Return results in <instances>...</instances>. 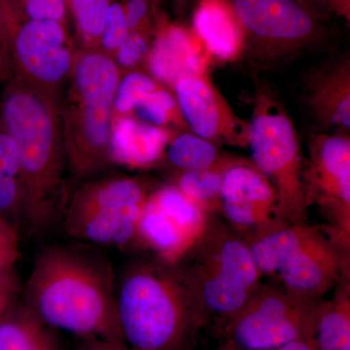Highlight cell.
<instances>
[{"mask_svg":"<svg viewBox=\"0 0 350 350\" xmlns=\"http://www.w3.org/2000/svg\"><path fill=\"white\" fill-rule=\"evenodd\" d=\"M24 304L49 327L81 338L124 342L111 268L86 251L59 245L41 251Z\"/></svg>","mask_w":350,"mask_h":350,"instance_id":"obj_1","label":"cell"},{"mask_svg":"<svg viewBox=\"0 0 350 350\" xmlns=\"http://www.w3.org/2000/svg\"><path fill=\"white\" fill-rule=\"evenodd\" d=\"M117 313L131 350H194L204 310L179 264L140 262L124 273Z\"/></svg>","mask_w":350,"mask_h":350,"instance_id":"obj_2","label":"cell"},{"mask_svg":"<svg viewBox=\"0 0 350 350\" xmlns=\"http://www.w3.org/2000/svg\"><path fill=\"white\" fill-rule=\"evenodd\" d=\"M2 117L3 128L19 151L20 214L32 234H43L59 218L61 180V157L49 110L31 93L14 88L4 98Z\"/></svg>","mask_w":350,"mask_h":350,"instance_id":"obj_3","label":"cell"},{"mask_svg":"<svg viewBox=\"0 0 350 350\" xmlns=\"http://www.w3.org/2000/svg\"><path fill=\"white\" fill-rule=\"evenodd\" d=\"M186 257L190 262L182 268L199 297L206 322L213 319L220 331L262 284L250 243L209 217L204 234Z\"/></svg>","mask_w":350,"mask_h":350,"instance_id":"obj_4","label":"cell"},{"mask_svg":"<svg viewBox=\"0 0 350 350\" xmlns=\"http://www.w3.org/2000/svg\"><path fill=\"white\" fill-rule=\"evenodd\" d=\"M253 165L275 188L283 222H306L304 163L293 122L271 92L258 87L250 123Z\"/></svg>","mask_w":350,"mask_h":350,"instance_id":"obj_5","label":"cell"},{"mask_svg":"<svg viewBox=\"0 0 350 350\" xmlns=\"http://www.w3.org/2000/svg\"><path fill=\"white\" fill-rule=\"evenodd\" d=\"M150 195L142 182L133 178L87 186L66 209L64 230L71 238L100 245L140 243V222Z\"/></svg>","mask_w":350,"mask_h":350,"instance_id":"obj_6","label":"cell"},{"mask_svg":"<svg viewBox=\"0 0 350 350\" xmlns=\"http://www.w3.org/2000/svg\"><path fill=\"white\" fill-rule=\"evenodd\" d=\"M322 300H306L284 288L261 284L219 331L221 350H273L295 340L312 338Z\"/></svg>","mask_w":350,"mask_h":350,"instance_id":"obj_7","label":"cell"},{"mask_svg":"<svg viewBox=\"0 0 350 350\" xmlns=\"http://www.w3.org/2000/svg\"><path fill=\"white\" fill-rule=\"evenodd\" d=\"M308 206L317 204L330 225L323 228L345 252L350 237V139L347 133H319L310 139L304 167Z\"/></svg>","mask_w":350,"mask_h":350,"instance_id":"obj_8","label":"cell"},{"mask_svg":"<svg viewBox=\"0 0 350 350\" xmlns=\"http://www.w3.org/2000/svg\"><path fill=\"white\" fill-rule=\"evenodd\" d=\"M209 214L175 186L151 193L139 226L140 243L155 251L161 261L178 264L199 241Z\"/></svg>","mask_w":350,"mask_h":350,"instance_id":"obj_9","label":"cell"},{"mask_svg":"<svg viewBox=\"0 0 350 350\" xmlns=\"http://www.w3.org/2000/svg\"><path fill=\"white\" fill-rule=\"evenodd\" d=\"M75 80L84 101L86 140L73 163L80 172H88L100 165L110 142V117L119 86L118 69L109 57L87 55L76 66Z\"/></svg>","mask_w":350,"mask_h":350,"instance_id":"obj_10","label":"cell"},{"mask_svg":"<svg viewBox=\"0 0 350 350\" xmlns=\"http://www.w3.org/2000/svg\"><path fill=\"white\" fill-rule=\"evenodd\" d=\"M232 10L265 57L296 54L314 41L317 27L296 0H234Z\"/></svg>","mask_w":350,"mask_h":350,"instance_id":"obj_11","label":"cell"},{"mask_svg":"<svg viewBox=\"0 0 350 350\" xmlns=\"http://www.w3.org/2000/svg\"><path fill=\"white\" fill-rule=\"evenodd\" d=\"M219 211L246 241L285 225L278 211L275 188L252 163L236 159L226 170Z\"/></svg>","mask_w":350,"mask_h":350,"instance_id":"obj_12","label":"cell"},{"mask_svg":"<svg viewBox=\"0 0 350 350\" xmlns=\"http://www.w3.org/2000/svg\"><path fill=\"white\" fill-rule=\"evenodd\" d=\"M174 86L177 105L193 133L215 144L248 147L250 123L234 113L206 72L188 76Z\"/></svg>","mask_w":350,"mask_h":350,"instance_id":"obj_13","label":"cell"},{"mask_svg":"<svg viewBox=\"0 0 350 350\" xmlns=\"http://www.w3.org/2000/svg\"><path fill=\"white\" fill-rule=\"evenodd\" d=\"M345 273L347 252L323 228L315 226L276 275L289 293L317 301L335 288Z\"/></svg>","mask_w":350,"mask_h":350,"instance_id":"obj_14","label":"cell"},{"mask_svg":"<svg viewBox=\"0 0 350 350\" xmlns=\"http://www.w3.org/2000/svg\"><path fill=\"white\" fill-rule=\"evenodd\" d=\"M63 27L57 21H29L16 36L14 51L29 75L45 83L64 77L71 57L64 46Z\"/></svg>","mask_w":350,"mask_h":350,"instance_id":"obj_15","label":"cell"},{"mask_svg":"<svg viewBox=\"0 0 350 350\" xmlns=\"http://www.w3.org/2000/svg\"><path fill=\"white\" fill-rule=\"evenodd\" d=\"M199 40L181 27L165 29L149 55L152 75L161 81L174 85L188 76L206 72V59Z\"/></svg>","mask_w":350,"mask_h":350,"instance_id":"obj_16","label":"cell"},{"mask_svg":"<svg viewBox=\"0 0 350 350\" xmlns=\"http://www.w3.org/2000/svg\"><path fill=\"white\" fill-rule=\"evenodd\" d=\"M308 103L320 125L349 133V62H342L313 76L308 88Z\"/></svg>","mask_w":350,"mask_h":350,"instance_id":"obj_17","label":"cell"},{"mask_svg":"<svg viewBox=\"0 0 350 350\" xmlns=\"http://www.w3.org/2000/svg\"><path fill=\"white\" fill-rule=\"evenodd\" d=\"M198 38L221 61H234L245 50V39L234 10L224 0H202L194 16Z\"/></svg>","mask_w":350,"mask_h":350,"instance_id":"obj_18","label":"cell"},{"mask_svg":"<svg viewBox=\"0 0 350 350\" xmlns=\"http://www.w3.org/2000/svg\"><path fill=\"white\" fill-rule=\"evenodd\" d=\"M167 142L169 135L163 129L123 118L113 129L110 156L131 167H147L160 159Z\"/></svg>","mask_w":350,"mask_h":350,"instance_id":"obj_19","label":"cell"},{"mask_svg":"<svg viewBox=\"0 0 350 350\" xmlns=\"http://www.w3.org/2000/svg\"><path fill=\"white\" fill-rule=\"evenodd\" d=\"M314 350H350V286L347 273L330 300L320 303L312 335Z\"/></svg>","mask_w":350,"mask_h":350,"instance_id":"obj_20","label":"cell"},{"mask_svg":"<svg viewBox=\"0 0 350 350\" xmlns=\"http://www.w3.org/2000/svg\"><path fill=\"white\" fill-rule=\"evenodd\" d=\"M315 226L285 224L248 239L251 255L262 275H275Z\"/></svg>","mask_w":350,"mask_h":350,"instance_id":"obj_21","label":"cell"},{"mask_svg":"<svg viewBox=\"0 0 350 350\" xmlns=\"http://www.w3.org/2000/svg\"><path fill=\"white\" fill-rule=\"evenodd\" d=\"M50 327L27 306H14L0 320V350H59Z\"/></svg>","mask_w":350,"mask_h":350,"instance_id":"obj_22","label":"cell"},{"mask_svg":"<svg viewBox=\"0 0 350 350\" xmlns=\"http://www.w3.org/2000/svg\"><path fill=\"white\" fill-rule=\"evenodd\" d=\"M167 155L170 163L181 172L213 169L229 158L221 156L213 142L190 133L175 137L169 145Z\"/></svg>","mask_w":350,"mask_h":350,"instance_id":"obj_23","label":"cell"},{"mask_svg":"<svg viewBox=\"0 0 350 350\" xmlns=\"http://www.w3.org/2000/svg\"><path fill=\"white\" fill-rule=\"evenodd\" d=\"M237 158H228L222 165L213 169L181 172L178 175L175 187L202 207L206 213L219 211V197L223 176L228 167Z\"/></svg>","mask_w":350,"mask_h":350,"instance_id":"obj_24","label":"cell"},{"mask_svg":"<svg viewBox=\"0 0 350 350\" xmlns=\"http://www.w3.org/2000/svg\"><path fill=\"white\" fill-rule=\"evenodd\" d=\"M22 172L17 146L5 129L0 128V213H20Z\"/></svg>","mask_w":350,"mask_h":350,"instance_id":"obj_25","label":"cell"},{"mask_svg":"<svg viewBox=\"0 0 350 350\" xmlns=\"http://www.w3.org/2000/svg\"><path fill=\"white\" fill-rule=\"evenodd\" d=\"M157 89L156 83L148 76L138 72L131 73L120 83L114 98L115 108L120 112L131 111L138 101Z\"/></svg>","mask_w":350,"mask_h":350,"instance_id":"obj_26","label":"cell"},{"mask_svg":"<svg viewBox=\"0 0 350 350\" xmlns=\"http://www.w3.org/2000/svg\"><path fill=\"white\" fill-rule=\"evenodd\" d=\"M178 107L172 94L157 89L138 101L133 109L140 118L155 126H163L170 120V113Z\"/></svg>","mask_w":350,"mask_h":350,"instance_id":"obj_27","label":"cell"},{"mask_svg":"<svg viewBox=\"0 0 350 350\" xmlns=\"http://www.w3.org/2000/svg\"><path fill=\"white\" fill-rule=\"evenodd\" d=\"M78 24L85 33L100 36L105 29L108 0H71Z\"/></svg>","mask_w":350,"mask_h":350,"instance_id":"obj_28","label":"cell"},{"mask_svg":"<svg viewBox=\"0 0 350 350\" xmlns=\"http://www.w3.org/2000/svg\"><path fill=\"white\" fill-rule=\"evenodd\" d=\"M20 258V241L17 228L8 217L0 213V275L12 271Z\"/></svg>","mask_w":350,"mask_h":350,"instance_id":"obj_29","label":"cell"},{"mask_svg":"<svg viewBox=\"0 0 350 350\" xmlns=\"http://www.w3.org/2000/svg\"><path fill=\"white\" fill-rule=\"evenodd\" d=\"M103 33V45L108 50L117 49L129 36L125 10L120 4L109 5Z\"/></svg>","mask_w":350,"mask_h":350,"instance_id":"obj_30","label":"cell"},{"mask_svg":"<svg viewBox=\"0 0 350 350\" xmlns=\"http://www.w3.org/2000/svg\"><path fill=\"white\" fill-rule=\"evenodd\" d=\"M64 0H25V12L32 21L63 19Z\"/></svg>","mask_w":350,"mask_h":350,"instance_id":"obj_31","label":"cell"},{"mask_svg":"<svg viewBox=\"0 0 350 350\" xmlns=\"http://www.w3.org/2000/svg\"><path fill=\"white\" fill-rule=\"evenodd\" d=\"M117 59L122 66H131L140 61L148 50L146 40L139 34L129 33L125 40L119 46Z\"/></svg>","mask_w":350,"mask_h":350,"instance_id":"obj_32","label":"cell"},{"mask_svg":"<svg viewBox=\"0 0 350 350\" xmlns=\"http://www.w3.org/2000/svg\"><path fill=\"white\" fill-rule=\"evenodd\" d=\"M20 292L19 278L14 269L0 275V320L16 305Z\"/></svg>","mask_w":350,"mask_h":350,"instance_id":"obj_33","label":"cell"},{"mask_svg":"<svg viewBox=\"0 0 350 350\" xmlns=\"http://www.w3.org/2000/svg\"><path fill=\"white\" fill-rule=\"evenodd\" d=\"M76 350H131L125 342H112L100 338H82Z\"/></svg>","mask_w":350,"mask_h":350,"instance_id":"obj_34","label":"cell"},{"mask_svg":"<svg viewBox=\"0 0 350 350\" xmlns=\"http://www.w3.org/2000/svg\"><path fill=\"white\" fill-rule=\"evenodd\" d=\"M147 12V4L144 0H130L125 11L129 29H133Z\"/></svg>","mask_w":350,"mask_h":350,"instance_id":"obj_35","label":"cell"},{"mask_svg":"<svg viewBox=\"0 0 350 350\" xmlns=\"http://www.w3.org/2000/svg\"><path fill=\"white\" fill-rule=\"evenodd\" d=\"M273 350H314V347H313L312 338H305V340H295Z\"/></svg>","mask_w":350,"mask_h":350,"instance_id":"obj_36","label":"cell"},{"mask_svg":"<svg viewBox=\"0 0 350 350\" xmlns=\"http://www.w3.org/2000/svg\"><path fill=\"white\" fill-rule=\"evenodd\" d=\"M4 69V59H3V52H1L0 49V75L3 72Z\"/></svg>","mask_w":350,"mask_h":350,"instance_id":"obj_37","label":"cell"},{"mask_svg":"<svg viewBox=\"0 0 350 350\" xmlns=\"http://www.w3.org/2000/svg\"><path fill=\"white\" fill-rule=\"evenodd\" d=\"M301 1H308V0H301Z\"/></svg>","mask_w":350,"mask_h":350,"instance_id":"obj_38","label":"cell"}]
</instances>
